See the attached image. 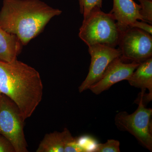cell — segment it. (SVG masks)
I'll return each mask as SVG.
<instances>
[{"label": "cell", "mask_w": 152, "mask_h": 152, "mask_svg": "<svg viewBox=\"0 0 152 152\" xmlns=\"http://www.w3.org/2000/svg\"><path fill=\"white\" fill-rule=\"evenodd\" d=\"M62 12L41 0H3L0 28L26 45Z\"/></svg>", "instance_id": "1"}, {"label": "cell", "mask_w": 152, "mask_h": 152, "mask_svg": "<svg viewBox=\"0 0 152 152\" xmlns=\"http://www.w3.org/2000/svg\"><path fill=\"white\" fill-rule=\"evenodd\" d=\"M43 91L40 75L34 68L17 59L0 61V92L16 104L25 120L40 103Z\"/></svg>", "instance_id": "2"}, {"label": "cell", "mask_w": 152, "mask_h": 152, "mask_svg": "<svg viewBox=\"0 0 152 152\" xmlns=\"http://www.w3.org/2000/svg\"><path fill=\"white\" fill-rule=\"evenodd\" d=\"M122 33L111 14L96 9L84 18L79 36L88 46L100 44L115 48Z\"/></svg>", "instance_id": "3"}, {"label": "cell", "mask_w": 152, "mask_h": 152, "mask_svg": "<svg viewBox=\"0 0 152 152\" xmlns=\"http://www.w3.org/2000/svg\"><path fill=\"white\" fill-rule=\"evenodd\" d=\"M145 91L142 90L138 107L133 113H118L115 124L120 131L127 132L134 136L145 148L152 151V109L147 108L143 101Z\"/></svg>", "instance_id": "4"}, {"label": "cell", "mask_w": 152, "mask_h": 152, "mask_svg": "<svg viewBox=\"0 0 152 152\" xmlns=\"http://www.w3.org/2000/svg\"><path fill=\"white\" fill-rule=\"evenodd\" d=\"M25 120L16 104L5 95L0 99V134L12 144L15 152H28L24 133Z\"/></svg>", "instance_id": "5"}, {"label": "cell", "mask_w": 152, "mask_h": 152, "mask_svg": "<svg viewBox=\"0 0 152 152\" xmlns=\"http://www.w3.org/2000/svg\"><path fill=\"white\" fill-rule=\"evenodd\" d=\"M118 45L124 61L140 63L152 56L151 35L137 28L123 32Z\"/></svg>", "instance_id": "6"}, {"label": "cell", "mask_w": 152, "mask_h": 152, "mask_svg": "<svg viewBox=\"0 0 152 152\" xmlns=\"http://www.w3.org/2000/svg\"><path fill=\"white\" fill-rule=\"evenodd\" d=\"M88 47L91 64L86 78L79 87L80 93L88 89L90 87L99 81L110 63L121 56L119 49L100 44Z\"/></svg>", "instance_id": "7"}, {"label": "cell", "mask_w": 152, "mask_h": 152, "mask_svg": "<svg viewBox=\"0 0 152 152\" xmlns=\"http://www.w3.org/2000/svg\"><path fill=\"white\" fill-rule=\"evenodd\" d=\"M124 61L121 57L113 61L100 80L90 87L88 89L95 94L99 95L118 82L128 80L140 63L134 61L127 63Z\"/></svg>", "instance_id": "8"}, {"label": "cell", "mask_w": 152, "mask_h": 152, "mask_svg": "<svg viewBox=\"0 0 152 152\" xmlns=\"http://www.w3.org/2000/svg\"><path fill=\"white\" fill-rule=\"evenodd\" d=\"M140 9V5L133 0H113V8L110 13L123 33L135 21H143Z\"/></svg>", "instance_id": "9"}, {"label": "cell", "mask_w": 152, "mask_h": 152, "mask_svg": "<svg viewBox=\"0 0 152 152\" xmlns=\"http://www.w3.org/2000/svg\"><path fill=\"white\" fill-rule=\"evenodd\" d=\"M132 86L145 91L149 94H144L143 101L150 102L152 99V58H149L139 64L130 77L128 80Z\"/></svg>", "instance_id": "10"}, {"label": "cell", "mask_w": 152, "mask_h": 152, "mask_svg": "<svg viewBox=\"0 0 152 152\" xmlns=\"http://www.w3.org/2000/svg\"><path fill=\"white\" fill-rule=\"evenodd\" d=\"M75 138L67 128H65L62 132H54L47 134L36 152H64L66 146Z\"/></svg>", "instance_id": "11"}, {"label": "cell", "mask_w": 152, "mask_h": 152, "mask_svg": "<svg viewBox=\"0 0 152 152\" xmlns=\"http://www.w3.org/2000/svg\"><path fill=\"white\" fill-rule=\"evenodd\" d=\"M22 46L16 36L0 28V61L10 62L16 59L21 51Z\"/></svg>", "instance_id": "12"}, {"label": "cell", "mask_w": 152, "mask_h": 152, "mask_svg": "<svg viewBox=\"0 0 152 152\" xmlns=\"http://www.w3.org/2000/svg\"><path fill=\"white\" fill-rule=\"evenodd\" d=\"M80 12L83 15L87 16L93 10L101 9L102 0H78Z\"/></svg>", "instance_id": "13"}, {"label": "cell", "mask_w": 152, "mask_h": 152, "mask_svg": "<svg viewBox=\"0 0 152 152\" xmlns=\"http://www.w3.org/2000/svg\"><path fill=\"white\" fill-rule=\"evenodd\" d=\"M120 142L115 140H109L104 144H96L93 152H120Z\"/></svg>", "instance_id": "14"}, {"label": "cell", "mask_w": 152, "mask_h": 152, "mask_svg": "<svg viewBox=\"0 0 152 152\" xmlns=\"http://www.w3.org/2000/svg\"><path fill=\"white\" fill-rule=\"evenodd\" d=\"M140 3V13L143 22L152 23V0H138Z\"/></svg>", "instance_id": "15"}, {"label": "cell", "mask_w": 152, "mask_h": 152, "mask_svg": "<svg viewBox=\"0 0 152 152\" xmlns=\"http://www.w3.org/2000/svg\"><path fill=\"white\" fill-rule=\"evenodd\" d=\"M0 152H15L12 144L0 134Z\"/></svg>", "instance_id": "16"}, {"label": "cell", "mask_w": 152, "mask_h": 152, "mask_svg": "<svg viewBox=\"0 0 152 152\" xmlns=\"http://www.w3.org/2000/svg\"><path fill=\"white\" fill-rule=\"evenodd\" d=\"M129 27L136 28L145 31L151 35H152V25L148 24L145 22H139L138 20H136Z\"/></svg>", "instance_id": "17"}, {"label": "cell", "mask_w": 152, "mask_h": 152, "mask_svg": "<svg viewBox=\"0 0 152 152\" xmlns=\"http://www.w3.org/2000/svg\"><path fill=\"white\" fill-rule=\"evenodd\" d=\"M2 94H1V92H0V99H1V97Z\"/></svg>", "instance_id": "18"}]
</instances>
